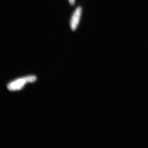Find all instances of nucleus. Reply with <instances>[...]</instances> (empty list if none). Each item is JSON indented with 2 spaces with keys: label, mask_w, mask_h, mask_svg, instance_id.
Masks as SVG:
<instances>
[{
  "label": "nucleus",
  "mask_w": 148,
  "mask_h": 148,
  "mask_svg": "<svg viewBox=\"0 0 148 148\" xmlns=\"http://www.w3.org/2000/svg\"><path fill=\"white\" fill-rule=\"evenodd\" d=\"M36 79V77L33 76L16 79L10 83L8 85V88L10 90H20L27 83L34 82Z\"/></svg>",
  "instance_id": "obj_1"
},
{
  "label": "nucleus",
  "mask_w": 148,
  "mask_h": 148,
  "mask_svg": "<svg viewBox=\"0 0 148 148\" xmlns=\"http://www.w3.org/2000/svg\"><path fill=\"white\" fill-rule=\"evenodd\" d=\"M82 9L80 6L78 7L74 12L70 21V26L72 30L75 31L79 24L81 16Z\"/></svg>",
  "instance_id": "obj_2"
},
{
  "label": "nucleus",
  "mask_w": 148,
  "mask_h": 148,
  "mask_svg": "<svg viewBox=\"0 0 148 148\" xmlns=\"http://www.w3.org/2000/svg\"><path fill=\"white\" fill-rule=\"evenodd\" d=\"M69 3L71 5H73L75 3V0H69Z\"/></svg>",
  "instance_id": "obj_3"
}]
</instances>
